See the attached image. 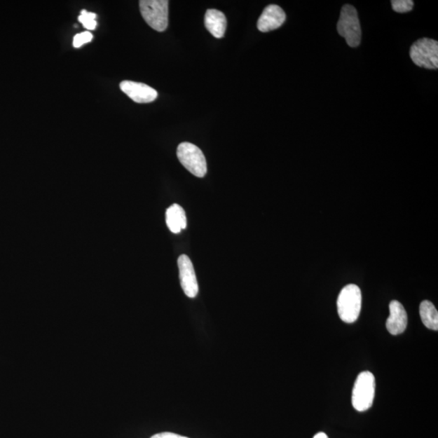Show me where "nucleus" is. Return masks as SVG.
I'll return each mask as SVG.
<instances>
[{
  "instance_id": "obj_12",
  "label": "nucleus",
  "mask_w": 438,
  "mask_h": 438,
  "mask_svg": "<svg viewBox=\"0 0 438 438\" xmlns=\"http://www.w3.org/2000/svg\"><path fill=\"white\" fill-rule=\"evenodd\" d=\"M166 223L170 231L174 234L182 233L187 228V218L184 209L177 204H173L167 210Z\"/></svg>"
},
{
  "instance_id": "obj_3",
  "label": "nucleus",
  "mask_w": 438,
  "mask_h": 438,
  "mask_svg": "<svg viewBox=\"0 0 438 438\" xmlns=\"http://www.w3.org/2000/svg\"><path fill=\"white\" fill-rule=\"evenodd\" d=\"M376 383L372 373L365 371L360 374L353 390V405L358 411L369 410L372 406L375 396Z\"/></svg>"
},
{
  "instance_id": "obj_13",
  "label": "nucleus",
  "mask_w": 438,
  "mask_h": 438,
  "mask_svg": "<svg viewBox=\"0 0 438 438\" xmlns=\"http://www.w3.org/2000/svg\"><path fill=\"white\" fill-rule=\"evenodd\" d=\"M420 315L422 322L427 329L432 331L438 329V313L432 303L429 301L421 302L420 306Z\"/></svg>"
},
{
  "instance_id": "obj_17",
  "label": "nucleus",
  "mask_w": 438,
  "mask_h": 438,
  "mask_svg": "<svg viewBox=\"0 0 438 438\" xmlns=\"http://www.w3.org/2000/svg\"><path fill=\"white\" fill-rule=\"evenodd\" d=\"M151 438H189L184 436H180L177 434H173V432H161V434H157L151 437Z\"/></svg>"
},
{
  "instance_id": "obj_6",
  "label": "nucleus",
  "mask_w": 438,
  "mask_h": 438,
  "mask_svg": "<svg viewBox=\"0 0 438 438\" xmlns=\"http://www.w3.org/2000/svg\"><path fill=\"white\" fill-rule=\"evenodd\" d=\"M410 56L413 63L420 68L437 69L438 43L430 39H421L412 44Z\"/></svg>"
},
{
  "instance_id": "obj_16",
  "label": "nucleus",
  "mask_w": 438,
  "mask_h": 438,
  "mask_svg": "<svg viewBox=\"0 0 438 438\" xmlns=\"http://www.w3.org/2000/svg\"><path fill=\"white\" fill-rule=\"evenodd\" d=\"M92 39L93 35L90 32L76 34L74 39V46L76 48H79L81 46L91 42Z\"/></svg>"
},
{
  "instance_id": "obj_7",
  "label": "nucleus",
  "mask_w": 438,
  "mask_h": 438,
  "mask_svg": "<svg viewBox=\"0 0 438 438\" xmlns=\"http://www.w3.org/2000/svg\"><path fill=\"white\" fill-rule=\"evenodd\" d=\"M179 280L183 291L188 297L198 296L199 287L192 261L187 255H182L178 259Z\"/></svg>"
},
{
  "instance_id": "obj_11",
  "label": "nucleus",
  "mask_w": 438,
  "mask_h": 438,
  "mask_svg": "<svg viewBox=\"0 0 438 438\" xmlns=\"http://www.w3.org/2000/svg\"><path fill=\"white\" fill-rule=\"evenodd\" d=\"M205 25L214 38H223L226 29V15L219 10L209 9L205 13Z\"/></svg>"
},
{
  "instance_id": "obj_15",
  "label": "nucleus",
  "mask_w": 438,
  "mask_h": 438,
  "mask_svg": "<svg viewBox=\"0 0 438 438\" xmlns=\"http://www.w3.org/2000/svg\"><path fill=\"white\" fill-rule=\"evenodd\" d=\"M391 5L395 12L406 13L411 11L414 7V2L411 0H392Z\"/></svg>"
},
{
  "instance_id": "obj_2",
  "label": "nucleus",
  "mask_w": 438,
  "mask_h": 438,
  "mask_svg": "<svg viewBox=\"0 0 438 438\" xmlns=\"http://www.w3.org/2000/svg\"><path fill=\"white\" fill-rule=\"evenodd\" d=\"M337 30L340 36L346 40L350 48H357L362 42V27L357 9L352 5L346 4L342 8L337 24Z\"/></svg>"
},
{
  "instance_id": "obj_1",
  "label": "nucleus",
  "mask_w": 438,
  "mask_h": 438,
  "mask_svg": "<svg viewBox=\"0 0 438 438\" xmlns=\"http://www.w3.org/2000/svg\"><path fill=\"white\" fill-rule=\"evenodd\" d=\"M362 306V291L357 285H349L339 293L337 301L338 313L341 320L353 323L357 320Z\"/></svg>"
},
{
  "instance_id": "obj_5",
  "label": "nucleus",
  "mask_w": 438,
  "mask_h": 438,
  "mask_svg": "<svg viewBox=\"0 0 438 438\" xmlns=\"http://www.w3.org/2000/svg\"><path fill=\"white\" fill-rule=\"evenodd\" d=\"M177 157L180 163L195 177L203 178L207 173V163L200 148L192 143L183 142L177 148Z\"/></svg>"
},
{
  "instance_id": "obj_4",
  "label": "nucleus",
  "mask_w": 438,
  "mask_h": 438,
  "mask_svg": "<svg viewBox=\"0 0 438 438\" xmlns=\"http://www.w3.org/2000/svg\"><path fill=\"white\" fill-rule=\"evenodd\" d=\"M142 18L154 30L163 32L168 27L167 0H142L139 2Z\"/></svg>"
},
{
  "instance_id": "obj_9",
  "label": "nucleus",
  "mask_w": 438,
  "mask_h": 438,
  "mask_svg": "<svg viewBox=\"0 0 438 438\" xmlns=\"http://www.w3.org/2000/svg\"><path fill=\"white\" fill-rule=\"evenodd\" d=\"M286 20V13L282 8L275 4L269 5L257 22V28L262 33L270 32L282 27Z\"/></svg>"
},
{
  "instance_id": "obj_10",
  "label": "nucleus",
  "mask_w": 438,
  "mask_h": 438,
  "mask_svg": "<svg viewBox=\"0 0 438 438\" xmlns=\"http://www.w3.org/2000/svg\"><path fill=\"white\" fill-rule=\"evenodd\" d=\"M390 316L386 321V329L392 336H398L408 327V314L402 303L397 301L390 303Z\"/></svg>"
},
{
  "instance_id": "obj_8",
  "label": "nucleus",
  "mask_w": 438,
  "mask_h": 438,
  "mask_svg": "<svg viewBox=\"0 0 438 438\" xmlns=\"http://www.w3.org/2000/svg\"><path fill=\"white\" fill-rule=\"evenodd\" d=\"M121 89L130 99L137 103H149L156 100L158 92L152 87L139 82L123 81L121 83Z\"/></svg>"
},
{
  "instance_id": "obj_14",
  "label": "nucleus",
  "mask_w": 438,
  "mask_h": 438,
  "mask_svg": "<svg viewBox=\"0 0 438 438\" xmlns=\"http://www.w3.org/2000/svg\"><path fill=\"white\" fill-rule=\"evenodd\" d=\"M97 15L95 13H89L85 10H82L81 15H79L78 20L83 25L84 28L86 29L93 30L97 27L96 22Z\"/></svg>"
},
{
  "instance_id": "obj_18",
  "label": "nucleus",
  "mask_w": 438,
  "mask_h": 438,
  "mask_svg": "<svg viewBox=\"0 0 438 438\" xmlns=\"http://www.w3.org/2000/svg\"><path fill=\"white\" fill-rule=\"evenodd\" d=\"M313 438H329L324 432H318Z\"/></svg>"
}]
</instances>
